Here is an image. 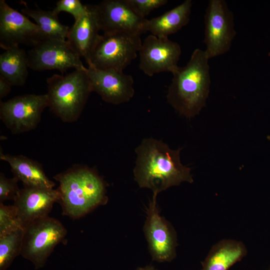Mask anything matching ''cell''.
Masks as SVG:
<instances>
[{"label": "cell", "instance_id": "cell-1", "mask_svg": "<svg viewBox=\"0 0 270 270\" xmlns=\"http://www.w3.org/2000/svg\"><path fill=\"white\" fill-rule=\"evenodd\" d=\"M181 150H172L162 140L153 138L144 139L135 150L134 175L140 187L158 194L182 182L192 183L190 168L180 162Z\"/></svg>", "mask_w": 270, "mask_h": 270}, {"label": "cell", "instance_id": "cell-2", "mask_svg": "<svg viewBox=\"0 0 270 270\" xmlns=\"http://www.w3.org/2000/svg\"><path fill=\"white\" fill-rule=\"evenodd\" d=\"M209 59L204 50L196 48L186 65L172 73L167 100L188 118L198 114L206 106L210 85Z\"/></svg>", "mask_w": 270, "mask_h": 270}, {"label": "cell", "instance_id": "cell-3", "mask_svg": "<svg viewBox=\"0 0 270 270\" xmlns=\"http://www.w3.org/2000/svg\"><path fill=\"white\" fill-rule=\"evenodd\" d=\"M54 178L60 184L59 202L63 215L76 219L106 202L102 179L87 167H72Z\"/></svg>", "mask_w": 270, "mask_h": 270}, {"label": "cell", "instance_id": "cell-4", "mask_svg": "<svg viewBox=\"0 0 270 270\" xmlns=\"http://www.w3.org/2000/svg\"><path fill=\"white\" fill-rule=\"evenodd\" d=\"M86 69L54 74L46 80L48 107L64 122L78 120L92 92Z\"/></svg>", "mask_w": 270, "mask_h": 270}, {"label": "cell", "instance_id": "cell-5", "mask_svg": "<svg viewBox=\"0 0 270 270\" xmlns=\"http://www.w3.org/2000/svg\"><path fill=\"white\" fill-rule=\"evenodd\" d=\"M140 36L124 32L100 34L86 62L88 66L123 72L137 57L142 42Z\"/></svg>", "mask_w": 270, "mask_h": 270}, {"label": "cell", "instance_id": "cell-6", "mask_svg": "<svg viewBox=\"0 0 270 270\" xmlns=\"http://www.w3.org/2000/svg\"><path fill=\"white\" fill-rule=\"evenodd\" d=\"M66 234L61 222L49 216L30 222L24 227L20 255L30 261L36 269L42 268Z\"/></svg>", "mask_w": 270, "mask_h": 270}, {"label": "cell", "instance_id": "cell-7", "mask_svg": "<svg viewBox=\"0 0 270 270\" xmlns=\"http://www.w3.org/2000/svg\"><path fill=\"white\" fill-rule=\"evenodd\" d=\"M232 12L224 0H210L204 14V50L209 58L227 52L236 35Z\"/></svg>", "mask_w": 270, "mask_h": 270}, {"label": "cell", "instance_id": "cell-8", "mask_svg": "<svg viewBox=\"0 0 270 270\" xmlns=\"http://www.w3.org/2000/svg\"><path fill=\"white\" fill-rule=\"evenodd\" d=\"M28 67L36 71L69 68L84 70L81 56L67 40L46 39L39 42L26 53Z\"/></svg>", "mask_w": 270, "mask_h": 270}, {"label": "cell", "instance_id": "cell-9", "mask_svg": "<svg viewBox=\"0 0 270 270\" xmlns=\"http://www.w3.org/2000/svg\"><path fill=\"white\" fill-rule=\"evenodd\" d=\"M48 107L47 94L16 96L0 104V118L13 134L34 130L44 110Z\"/></svg>", "mask_w": 270, "mask_h": 270}, {"label": "cell", "instance_id": "cell-10", "mask_svg": "<svg viewBox=\"0 0 270 270\" xmlns=\"http://www.w3.org/2000/svg\"><path fill=\"white\" fill-rule=\"evenodd\" d=\"M181 53L177 42L150 34L144 40L139 51V68L149 76L162 72L172 73L178 67Z\"/></svg>", "mask_w": 270, "mask_h": 270}, {"label": "cell", "instance_id": "cell-11", "mask_svg": "<svg viewBox=\"0 0 270 270\" xmlns=\"http://www.w3.org/2000/svg\"><path fill=\"white\" fill-rule=\"evenodd\" d=\"M158 194L153 192L150 202L144 231L152 259L160 262H170L176 254V235L170 225L160 214Z\"/></svg>", "mask_w": 270, "mask_h": 270}, {"label": "cell", "instance_id": "cell-12", "mask_svg": "<svg viewBox=\"0 0 270 270\" xmlns=\"http://www.w3.org/2000/svg\"><path fill=\"white\" fill-rule=\"evenodd\" d=\"M43 36L36 23L11 8L4 0H0V46L6 50L20 44L33 46Z\"/></svg>", "mask_w": 270, "mask_h": 270}, {"label": "cell", "instance_id": "cell-13", "mask_svg": "<svg viewBox=\"0 0 270 270\" xmlns=\"http://www.w3.org/2000/svg\"><path fill=\"white\" fill-rule=\"evenodd\" d=\"M86 74L92 92L98 94L106 102L120 104L130 101L134 96V80L131 75L123 72L103 70L88 66Z\"/></svg>", "mask_w": 270, "mask_h": 270}, {"label": "cell", "instance_id": "cell-14", "mask_svg": "<svg viewBox=\"0 0 270 270\" xmlns=\"http://www.w3.org/2000/svg\"><path fill=\"white\" fill-rule=\"evenodd\" d=\"M100 30L140 35L146 32V18L136 15L124 0H105L96 5Z\"/></svg>", "mask_w": 270, "mask_h": 270}, {"label": "cell", "instance_id": "cell-15", "mask_svg": "<svg viewBox=\"0 0 270 270\" xmlns=\"http://www.w3.org/2000/svg\"><path fill=\"white\" fill-rule=\"evenodd\" d=\"M60 199L58 188L24 186L20 190L13 205L24 227L30 222L48 216L53 205Z\"/></svg>", "mask_w": 270, "mask_h": 270}, {"label": "cell", "instance_id": "cell-16", "mask_svg": "<svg viewBox=\"0 0 270 270\" xmlns=\"http://www.w3.org/2000/svg\"><path fill=\"white\" fill-rule=\"evenodd\" d=\"M100 30L96 5H88L85 14L74 20L69 30L66 40L86 62L100 35Z\"/></svg>", "mask_w": 270, "mask_h": 270}, {"label": "cell", "instance_id": "cell-17", "mask_svg": "<svg viewBox=\"0 0 270 270\" xmlns=\"http://www.w3.org/2000/svg\"><path fill=\"white\" fill-rule=\"evenodd\" d=\"M0 160L10 164L14 176L24 186L52 189L56 185L47 177L40 164L26 156L4 154L0 151Z\"/></svg>", "mask_w": 270, "mask_h": 270}, {"label": "cell", "instance_id": "cell-18", "mask_svg": "<svg viewBox=\"0 0 270 270\" xmlns=\"http://www.w3.org/2000/svg\"><path fill=\"white\" fill-rule=\"evenodd\" d=\"M247 254L241 241L223 239L214 244L202 263L201 270H228Z\"/></svg>", "mask_w": 270, "mask_h": 270}, {"label": "cell", "instance_id": "cell-19", "mask_svg": "<svg viewBox=\"0 0 270 270\" xmlns=\"http://www.w3.org/2000/svg\"><path fill=\"white\" fill-rule=\"evenodd\" d=\"M192 1L186 0L162 14L147 20L146 30L159 38H168L186 25L189 20Z\"/></svg>", "mask_w": 270, "mask_h": 270}, {"label": "cell", "instance_id": "cell-20", "mask_svg": "<svg viewBox=\"0 0 270 270\" xmlns=\"http://www.w3.org/2000/svg\"><path fill=\"white\" fill-rule=\"evenodd\" d=\"M27 55L25 51L14 46L0 55V76L12 86H22L28 75Z\"/></svg>", "mask_w": 270, "mask_h": 270}, {"label": "cell", "instance_id": "cell-21", "mask_svg": "<svg viewBox=\"0 0 270 270\" xmlns=\"http://www.w3.org/2000/svg\"><path fill=\"white\" fill-rule=\"evenodd\" d=\"M22 4L24 6L21 10L22 12L34 20L44 40H66L70 28L60 22L58 15L53 10H42L38 6L36 9H32L28 6L26 2H22Z\"/></svg>", "mask_w": 270, "mask_h": 270}, {"label": "cell", "instance_id": "cell-22", "mask_svg": "<svg viewBox=\"0 0 270 270\" xmlns=\"http://www.w3.org/2000/svg\"><path fill=\"white\" fill-rule=\"evenodd\" d=\"M24 228L0 236V270H6L20 254Z\"/></svg>", "mask_w": 270, "mask_h": 270}, {"label": "cell", "instance_id": "cell-23", "mask_svg": "<svg viewBox=\"0 0 270 270\" xmlns=\"http://www.w3.org/2000/svg\"><path fill=\"white\" fill-rule=\"evenodd\" d=\"M24 228L14 206L0 202V236Z\"/></svg>", "mask_w": 270, "mask_h": 270}, {"label": "cell", "instance_id": "cell-24", "mask_svg": "<svg viewBox=\"0 0 270 270\" xmlns=\"http://www.w3.org/2000/svg\"><path fill=\"white\" fill-rule=\"evenodd\" d=\"M132 10L138 16L145 17L153 10L165 5L167 0H124Z\"/></svg>", "mask_w": 270, "mask_h": 270}, {"label": "cell", "instance_id": "cell-25", "mask_svg": "<svg viewBox=\"0 0 270 270\" xmlns=\"http://www.w3.org/2000/svg\"><path fill=\"white\" fill-rule=\"evenodd\" d=\"M88 5H84L80 0H60L52 10L58 15L62 12L71 14L74 20L85 14Z\"/></svg>", "mask_w": 270, "mask_h": 270}, {"label": "cell", "instance_id": "cell-26", "mask_svg": "<svg viewBox=\"0 0 270 270\" xmlns=\"http://www.w3.org/2000/svg\"><path fill=\"white\" fill-rule=\"evenodd\" d=\"M18 179L14 176L7 178L2 172L0 174V202L15 199L20 190L18 182Z\"/></svg>", "mask_w": 270, "mask_h": 270}, {"label": "cell", "instance_id": "cell-27", "mask_svg": "<svg viewBox=\"0 0 270 270\" xmlns=\"http://www.w3.org/2000/svg\"><path fill=\"white\" fill-rule=\"evenodd\" d=\"M11 84L4 77L0 76V99L6 96L11 90Z\"/></svg>", "mask_w": 270, "mask_h": 270}, {"label": "cell", "instance_id": "cell-28", "mask_svg": "<svg viewBox=\"0 0 270 270\" xmlns=\"http://www.w3.org/2000/svg\"><path fill=\"white\" fill-rule=\"evenodd\" d=\"M138 270H156L154 267L152 266H148L143 268H140Z\"/></svg>", "mask_w": 270, "mask_h": 270}, {"label": "cell", "instance_id": "cell-29", "mask_svg": "<svg viewBox=\"0 0 270 270\" xmlns=\"http://www.w3.org/2000/svg\"><path fill=\"white\" fill-rule=\"evenodd\" d=\"M268 270H270V268Z\"/></svg>", "mask_w": 270, "mask_h": 270}]
</instances>
